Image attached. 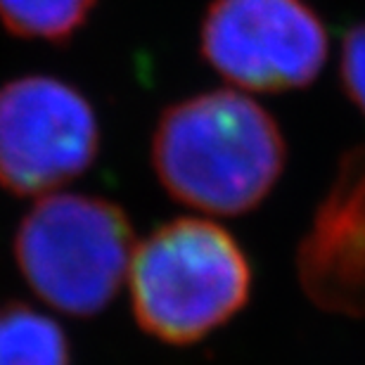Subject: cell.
I'll return each instance as SVG.
<instances>
[{"instance_id":"2","label":"cell","mask_w":365,"mask_h":365,"mask_svg":"<svg viewBox=\"0 0 365 365\" xmlns=\"http://www.w3.org/2000/svg\"><path fill=\"white\" fill-rule=\"evenodd\" d=\"M128 284L138 325L159 341L185 346L245 309L252 266L223 225L176 218L135 247Z\"/></svg>"},{"instance_id":"9","label":"cell","mask_w":365,"mask_h":365,"mask_svg":"<svg viewBox=\"0 0 365 365\" xmlns=\"http://www.w3.org/2000/svg\"><path fill=\"white\" fill-rule=\"evenodd\" d=\"M339 81L346 98L365 116V21L344 36L339 57Z\"/></svg>"},{"instance_id":"6","label":"cell","mask_w":365,"mask_h":365,"mask_svg":"<svg viewBox=\"0 0 365 365\" xmlns=\"http://www.w3.org/2000/svg\"><path fill=\"white\" fill-rule=\"evenodd\" d=\"M297 275L318 309L365 318V145L339 159L297 250Z\"/></svg>"},{"instance_id":"3","label":"cell","mask_w":365,"mask_h":365,"mask_svg":"<svg viewBox=\"0 0 365 365\" xmlns=\"http://www.w3.org/2000/svg\"><path fill=\"white\" fill-rule=\"evenodd\" d=\"M133 252L126 214L91 195L41 197L14 237L29 287L69 316L105 311L126 280Z\"/></svg>"},{"instance_id":"8","label":"cell","mask_w":365,"mask_h":365,"mask_svg":"<svg viewBox=\"0 0 365 365\" xmlns=\"http://www.w3.org/2000/svg\"><path fill=\"white\" fill-rule=\"evenodd\" d=\"M98 0H0V21L19 38L62 43L86 24Z\"/></svg>"},{"instance_id":"7","label":"cell","mask_w":365,"mask_h":365,"mask_svg":"<svg viewBox=\"0 0 365 365\" xmlns=\"http://www.w3.org/2000/svg\"><path fill=\"white\" fill-rule=\"evenodd\" d=\"M0 365H69L67 334L53 318L29 306H3Z\"/></svg>"},{"instance_id":"1","label":"cell","mask_w":365,"mask_h":365,"mask_svg":"<svg viewBox=\"0 0 365 365\" xmlns=\"http://www.w3.org/2000/svg\"><path fill=\"white\" fill-rule=\"evenodd\" d=\"M287 162L273 114L237 91H207L166 107L152 164L173 200L214 216H242L271 195Z\"/></svg>"},{"instance_id":"5","label":"cell","mask_w":365,"mask_h":365,"mask_svg":"<svg viewBox=\"0 0 365 365\" xmlns=\"http://www.w3.org/2000/svg\"><path fill=\"white\" fill-rule=\"evenodd\" d=\"M91 102L69 83L24 76L0 88V185L46 195L74 180L98 157Z\"/></svg>"},{"instance_id":"4","label":"cell","mask_w":365,"mask_h":365,"mask_svg":"<svg viewBox=\"0 0 365 365\" xmlns=\"http://www.w3.org/2000/svg\"><path fill=\"white\" fill-rule=\"evenodd\" d=\"M323 19L304 0H211L200 53L242 91L282 93L311 86L327 62Z\"/></svg>"}]
</instances>
